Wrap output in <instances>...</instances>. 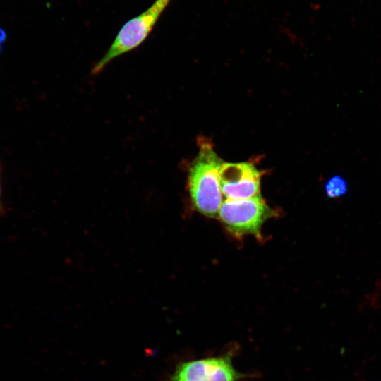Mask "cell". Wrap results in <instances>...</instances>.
<instances>
[{
    "mask_svg": "<svg viewBox=\"0 0 381 381\" xmlns=\"http://www.w3.org/2000/svg\"><path fill=\"white\" fill-rule=\"evenodd\" d=\"M199 152L189 167L188 186L193 207L202 214L218 215L224 200L220 188L219 171L224 162L212 144L200 139Z\"/></svg>",
    "mask_w": 381,
    "mask_h": 381,
    "instance_id": "1",
    "label": "cell"
},
{
    "mask_svg": "<svg viewBox=\"0 0 381 381\" xmlns=\"http://www.w3.org/2000/svg\"><path fill=\"white\" fill-rule=\"evenodd\" d=\"M171 1L155 0L146 10L128 20L103 56L95 64L92 73H100L114 59L139 47L150 34Z\"/></svg>",
    "mask_w": 381,
    "mask_h": 381,
    "instance_id": "2",
    "label": "cell"
},
{
    "mask_svg": "<svg viewBox=\"0 0 381 381\" xmlns=\"http://www.w3.org/2000/svg\"><path fill=\"white\" fill-rule=\"evenodd\" d=\"M276 215L260 194L247 199L224 200L217 217L234 236L253 235L261 239L263 224Z\"/></svg>",
    "mask_w": 381,
    "mask_h": 381,
    "instance_id": "3",
    "label": "cell"
},
{
    "mask_svg": "<svg viewBox=\"0 0 381 381\" xmlns=\"http://www.w3.org/2000/svg\"><path fill=\"white\" fill-rule=\"evenodd\" d=\"M250 375L238 372L231 353L180 363L167 381H240Z\"/></svg>",
    "mask_w": 381,
    "mask_h": 381,
    "instance_id": "4",
    "label": "cell"
},
{
    "mask_svg": "<svg viewBox=\"0 0 381 381\" xmlns=\"http://www.w3.org/2000/svg\"><path fill=\"white\" fill-rule=\"evenodd\" d=\"M262 175L251 162H224L219 171V183L225 200L247 199L260 195Z\"/></svg>",
    "mask_w": 381,
    "mask_h": 381,
    "instance_id": "5",
    "label": "cell"
},
{
    "mask_svg": "<svg viewBox=\"0 0 381 381\" xmlns=\"http://www.w3.org/2000/svg\"><path fill=\"white\" fill-rule=\"evenodd\" d=\"M325 190L329 198H339L347 193L348 183L342 176L335 175L329 178L326 182Z\"/></svg>",
    "mask_w": 381,
    "mask_h": 381,
    "instance_id": "6",
    "label": "cell"
}]
</instances>
